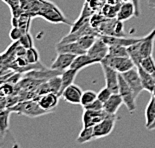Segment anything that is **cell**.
<instances>
[{
  "mask_svg": "<svg viewBox=\"0 0 155 148\" xmlns=\"http://www.w3.org/2000/svg\"><path fill=\"white\" fill-rule=\"evenodd\" d=\"M23 34H24V32L19 27H12L10 33H9V37L12 41H19Z\"/></svg>",
  "mask_w": 155,
  "mask_h": 148,
  "instance_id": "37",
  "label": "cell"
},
{
  "mask_svg": "<svg viewBox=\"0 0 155 148\" xmlns=\"http://www.w3.org/2000/svg\"><path fill=\"white\" fill-rule=\"evenodd\" d=\"M121 75L123 76L125 81L127 82V84L129 85L131 89H132L135 97L137 98L140 95L141 92L144 90L142 81H141L137 67H134L132 69H130V70L124 72V73H121Z\"/></svg>",
  "mask_w": 155,
  "mask_h": 148,
  "instance_id": "5",
  "label": "cell"
},
{
  "mask_svg": "<svg viewBox=\"0 0 155 148\" xmlns=\"http://www.w3.org/2000/svg\"><path fill=\"white\" fill-rule=\"evenodd\" d=\"M13 84H10V83H7V82H5V83H2V86H1V95L2 96H8V95H10L13 93Z\"/></svg>",
  "mask_w": 155,
  "mask_h": 148,
  "instance_id": "38",
  "label": "cell"
},
{
  "mask_svg": "<svg viewBox=\"0 0 155 148\" xmlns=\"http://www.w3.org/2000/svg\"><path fill=\"white\" fill-rule=\"evenodd\" d=\"M48 86L50 88V91L53 93L58 94L61 97V89H62V78L61 75H56V76L50 78L48 81Z\"/></svg>",
  "mask_w": 155,
  "mask_h": 148,
  "instance_id": "27",
  "label": "cell"
},
{
  "mask_svg": "<svg viewBox=\"0 0 155 148\" xmlns=\"http://www.w3.org/2000/svg\"><path fill=\"white\" fill-rule=\"evenodd\" d=\"M108 55L114 57H120V56H129L128 55L127 47L121 45H109V53Z\"/></svg>",
  "mask_w": 155,
  "mask_h": 148,
  "instance_id": "31",
  "label": "cell"
},
{
  "mask_svg": "<svg viewBox=\"0 0 155 148\" xmlns=\"http://www.w3.org/2000/svg\"><path fill=\"white\" fill-rule=\"evenodd\" d=\"M96 36L97 35H94V34L83 35V36H81V37L78 39L77 42L81 45V47L83 48L84 50L88 51L89 48H90L91 46L94 44V42L96 41V39H97Z\"/></svg>",
  "mask_w": 155,
  "mask_h": 148,
  "instance_id": "28",
  "label": "cell"
},
{
  "mask_svg": "<svg viewBox=\"0 0 155 148\" xmlns=\"http://www.w3.org/2000/svg\"><path fill=\"white\" fill-rule=\"evenodd\" d=\"M39 57H40L39 52L34 46L31 48H28L27 50H26L25 58L27 59V61L30 64H36V63H38V62H40V58Z\"/></svg>",
  "mask_w": 155,
  "mask_h": 148,
  "instance_id": "33",
  "label": "cell"
},
{
  "mask_svg": "<svg viewBox=\"0 0 155 148\" xmlns=\"http://www.w3.org/2000/svg\"><path fill=\"white\" fill-rule=\"evenodd\" d=\"M93 139H94L93 127H83L82 130L80 131V133L78 134L76 141L80 144H84Z\"/></svg>",
  "mask_w": 155,
  "mask_h": 148,
  "instance_id": "26",
  "label": "cell"
},
{
  "mask_svg": "<svg viewBox=\"0 0 155 148\" xmlns=\"http://www.w3.org/2000/svg\"><path fill=\"white\" fill-rule=\"evenodd\" d=\"M145 127L148 130L155 129V96L151 98L145 109Z\"/></svg>",
  "mask_w": 155,
  "mask_h": 148,
  "instance_id": "19",
  "label": "cell"
},
{
  "mask_svg": "<svg viewBox=\"0 0 155 148\" xmlns=\"http://www.w3.org/2000/svg\"><path fill=\"white\" fill-rule=\"evenodd\" d=\"M96 63H99V62L97 60H95V59H93L92 57H90L87 53H85V54L77 55V56L75 57L70 68L80 71L81 69H83L87 66H90V65L96 64Z\"/></svg>",
  "mask_w": 155,
  "mask_h": 148,
  "instance_id": "20",
  "label": "cell"
},
{
  "mask_svg": "<svg viewBox=\"0 0 155 148\" xmlns=\"http://www.w3.org/2000/svg\"><path fill=\"white\" fill-rule=\"evenodd\" d=\"M59 98H60V96H59L58 94L53 93V92H49V93L38 96V98L36 100L38 101L39 105H40L43 109L49 111V112H52V111H54L55 108L57 107Z\"/></svg>",
  "mask_w": 155,
  "mask_h": 148,
  "instance_id": "12",
  "label": "cell"
},
{
  "mask_svg": "<svg viewBox=\"0 0 155 148\" xmlns=\"http://www.w3.org/2000/svg\"><path fill=\"white\" fill-rule=\"evenodd\" d=\"M76 56L77 55L71 53H57V56L50 65V68L63 72L71 67Z\"/></svg>",
  "mask_w": 155,
  "mask_h": 148,
  "instance_id": "10",
  "label": "cell"
},
{
  "mask_svg": "<svg viewBox=\"0 0 155 148\" xmlns=\"http://www.w3.org/2000/svg\"><path fill=\"white\" fill-rule=\"evenodd\" d=\"M82 94H83V92H82V89L80 87L75 84H71L63 90L61 97L68 103L79 105L81 103Z\"/></svg>",
  "mask_w": 155,
  "mask_h": 148,
  "instance_id": "11",
  "label": "cell"
},
{
  "mask_svg": "<svg viewBox=\"0 0 155 148\" xmlns=\"http://www.w3.org/2000/svg\"><path fill=\"white\" fill-rule=\"evenodd\" d=\"M47 0H20V6L23 12L29 13L37 17L39 11L45 5Z\"/></svg>",
  "mask_w": 155,
  "mask_h": 148,
  "instance_id": "13",
  "label": "cell"
},
{
  "mask_svg": "<svg viewBox=\"0 0 155 148\" xmlns=\"http://www.w3.org/2000/svg\"><path fill=\"white\" fill-rule=\"evenodd\" d=\"M139 66L142 67L145 71H147V72H149V73L152 74L155 71V60H154L152 55H151V56L143 58Z\"/></svg>",
  "mask_w": 155,
  "mask_h": 148,
  "instance_id": "34",
  "label": "cell"
},
{
  "mask_svg": "<svg viewBox=\"0 0 155 148\" xmlns=\"http://www.w3.org/2000/svg\"><path fill=\"white\" fill-rule=\"evenodd\" d=\"M112 94H113V92L111 91V89H109L107 86H105L97 93V98L101 101L102 103H104L109 99Z\"/></svg>",
  "mask_w": 155,
  "mask_h": 148,
  "instance_id": "36",
  "label": "cell"
},
{
  "mask_svg": "<svg viewBox=\"0 0 155 148\" xmlns=\"http://www.w3.org/2000/svg\"><path fill=\"white\" fill-rule=\"evenodd\" d=\"M109 116H111V114H108L104 109L84 110L83 115H82V124H83V127H93Z\"/></svg>",
  "mask_w": 155,
  "mask_h": 148,
  "instance_id": "8",
  "label": "cell"
},
{
  "mask_svg": "<svg viewBox=\"0 0 155 148\" xmlns=\"http://www.w3.org/2000/svg\"><path fill=\"white\" fill-rule=\"evenodd\" d=\"M97 99V93L93 90H87L84 91L81 97V103L80 105L82 107H85L87 105L91 104L92 102H94Z\"/></svg>",
  "mask_w": 155,
  "mask_h": 148,
  "instance_id": "32",
  "label": "cell"
},
{
  "mask_svg": "<svg viewBox=\"0 0 155 148\" xmlns=\"http://www.w3.org/2000/svg\"><path fill=\"white\" fill-rule=\"evenodd\" d=\"M151 95H153V96H155V87H154V89L152 91V93H151Z\"/></svg>",
  "mask_w": 155,
  "mask_h": 148,
  "instance_id": "42",
  "label": "cell"
},
{
  "mask_svg": "<svg viewBox=\"0 0 155 148\" xmlns=\"http://www.w3.org/2000/svg\"><path fill=\"white\" fill-rule=\"evenodd\" d=\"M147 4H148V7H149V8L155 9V0H148Z\"/></svg>",
  "mask_w": 155,
  "mask_h": 148,
  "instance_id": "41",
  "label": "cell"
},
{
  "mask_svg": "<svg viewBox=\"0 0 155 148\" xmlns=\"http://www.w3.org/2000/svg\"><path fill=\"white\" fill-rule=\"evenodd\" d=\"M123 103V99L120 96L119 93H113L111 97L108 99L106 102L103 103V109L106 111L108 114L116 115L118 109L121 107Z\"/></svg>",
  "mask_w": 155,
  "mask_h": 148,
  "instance_id": "18",
  "label": "cell"
},
{
  "mask_svg": "<svg viewBox=\"0 0 155 148\" xmlns=\"http://www.w3.org/2000/svg\"><path fill=\"white\" fill-rule=\"evenodd\" d=\"M101 38L103 39V41L105 43H107L108 45H121L128 47V46L132 45L139 42L142 37L140 38H132V37H118V36H111V35H102Z\"/></svg>",
  "mask_w": 155,
  "mask_h": 148,
  "instance_id": "14",
  "label": "cell"
},
{
  "mask_svg": "<svg viewBox=\"0 0 155 148\" xmlns=\"http://www.w3.org/2000/svg\"><path fill=\"white\" fill-rule=\"evenodd\" d=\"M55 48L57 53H71L74 55H81L87 53V51L84 50L77 41L69 42V43L65 44H56Z\"/></svg>",
  "mask_w": 155,
  "mask_h": 148,
  "instance_id": "17",
  "label": "cell"
},
{
  "mask_svg": "<svg viewBox=\"0 0 155 148\" xmlns=\"http://www.w3.org/2000/svg\"><path fill=\"white\" fill-rule=\"evenodd\" d=\"M33 17H34L33 15L29 14V13H25V12H23L18 17V27L20 28L24 33H27V32H29V30H30L31 21Z\"/></svg>",
  "mask_w": 155,
  "mask_h": 148,
  "instance_id": "25",
  "label": "cell"
},
{
  "mask_svg": "<svg viewBox=\"0 0 155 148\" xmlns=\"http://www.w3.org/2000/svg\"><path fill=\"white\" fill-rule=\"evenodd\" d=\"M12 112H16L21 115H25L28 117H38L42 115L50 113L49 111L43 109L40 105H39L37 100H25L18 102L11 107H8Z\"/></svg>",
  "mask_w": 155,
  "mask_h": 148,
  "instance_id": "1",
  "label": "cell"
},
{
  "mask_svg": "<svg viewBox=\"0 0 155 148\" xmlns=\"http://www.w3.org/2000/svg\"><path fill=\"white\" fill-rule=\"evenodd\" d=\"M109 53V45L107 43H105L103 41V39L101 37H97L96 41L94 42V44L89 48V50L87 51V54L90 57H92L95 60H97L99 62V64L101 63V61L103 60Z\"/></svg>",
  "mask_w": 155,
  "mask_h": 148,
  "instance_id": "9",
  "label": "cell"
},
{
  "mask_svg": "<svg viewBox=\"0 0 155 148\" xmlns=\"http://www.w3.org/2000/svg\"><path fill=\"white\" fill-rule=\"evenodd\" d=\"M131 1L134 3L135 7H136V17H139L140 16V0H131Z\"/></svg>",
  "mask_w": 155,
  "mask_h": 148,
  "instance_id": "40",
  "label": "cell"
},
{
  "mask_svg": "<svg viewBox=\"0 0 155 148\" xmlns=\"http://www.w3.org/2000/svg\"><path fill=\"white\" fill-rule=\"evenodd\" d=\"M37 17H41L45 19L46 21L58 24V23H64L67 25H73L72 23L65 17V15L62 13V11L56 6L53 2L47 0L45 5L42 7V9L39 11Z\"/></svg>",
  "mask_w": 155,
  "mask_h": 148,
  "instance_id": "2",
  "label": "cell"
},
{
  "mask_svg": "<svg viewBox=\"0 0 155 148\" xmlns=\"http://www.w3.org/2000/svg\"><path fill=\"white\" fill-rule=\"evenodd\" d=\"M12 113V111L9 108L1 109L0 113V123H1V134L9 129V117Z\"/></svg>",
  "mask_w": 155,
  "mask_h": 148,
  "instance_id": "30",
  "label": "cell"
},
{
  "mask_svg": "<svg viewBox=\"0 0 155 148\" xmlns=\"http://www.w3.org/2000/svg\"><path fill=\"white\" fill-rule=\"evenodd\" d=\"M133 16H136V7L134 3L129 0V1H123L120 4V8L118 10L116 18L119 21H126Z\"/></svg>",
  "mask_w": 155,
  "mask_h": 148,
  "instance_id": "15",
  "label": "cell"
},
{
  "mask_svg": "<svg viewBox=\"0 0 155 148\" xmlns=\"http://www.w3.org/2000/svg\"><path fill=\"white\" fill-rule=\"evenodd\" d=\"M19 43L26 49L33 47V38H32V35L30 34V32H27V33L23 34L22 37L20 38V40H19Z\"/></svg>",
  "mask_w": 155,
  "mask_h": 148,
  "instance_id": "35",
  "label": "cell"
},
{
  "mask_svg": "<svg viewBox=\"0 0 155 148\" xmlns=\"http://www.w3.org/2000/svg\"><path fill=\"white\" fill-rule=\"evenodd\" d=\"M0 148H21L10 129L0 135Z\"/></svg>",
  "mask_w": 155,
  "mask_h": 148,
  "instance_id": "22",
  "label": "cell"
},
{
  "mask_svg": "<svg viewBox=\"0 0 155 148\" xmlns=\"http://www.w3.org/2000/svg\"><path fill=\"white\" fill-rule=\"evenodd\" d=\"M155 41V28L149 34L142 37V40L140 41V52L142 57H148L153 54V47Z\"/></svg>",
  "mask_w": 155,
  "mask_h": 148,
  "instance_id": "16",
  "label": "cell"
},
{
  "mask_svg": "<svg viewBox=\"0 0 155 148\" xmlns=\"http://www.w3.org/2000/svg\"><path fill=\"white\" fill-rule=\"evenodd\" d=\"M78 70H75V69L69 68L67 70H65L62 72L61 74V78H62V89H61V94L63 90L66 87H68L69 85L73 84V81L75 80V77L78 73Z\"/></svg>",
  "mask_w": 155,
  "mask_h": 148,
  "instance_id": "24",
  "label": "cell"
},
{
  "mask_svg": "<svg viewBox=\"0 0 155 148\" xmlns=\"http://www.w3.org/2000/svg\"><path fill=\"white\" fill-rule=\"evenodd\" d=\"M101 63L106 64L108 66L115 69L119 73H124L130 69L136 67V65L134 64L133 60L129 56H120V57H114L107 55L103 60L101 61Z\"/></svg>",
  "mask_w": 155,
  "mask_h": 148,
  "instance_id": "3",
  "label": "cell"
},
{
  "mask_svg": "<svg viewBox=\"0 0 155 148\" xmlns=\"http://www.w3.org/2000/svg\"><path fill=\"white\" fill-rule=\"evenodd\" d=\"M141 40H142V39H141ZM140 41L127 47L128 55H129V57L133 60L134 64L136 65V67H138L141 64V61H142V59H143L142 55H141V52H140Z\"/></svg>",
  "mask_w": 155,
  "mask_h": 148,
  "instance_id": "23",
  "label": "cell"
},
{
  "mask_svg": "<svg viewBox=\"0 0 155 148\" xmlns=\"http://www.w3.org/2000/svg\"><path fill=\"white\" fill-rule=\"evenodd\" d=\"M2 1L9 6L12 17H19L23 13L20 6V0H2Z\"/></svg>",
  "mask_w": 155,
  "mask_h": 148,
  "instance_id": "29",
  "label": "cell"
},
{
  "mask_svg": "<svg viewBox=\"0 0 155 148\" xmlns=\"http://www.w3.org/2000/svg\"><path fill=\"white\" fill-rule=\"evenodd\" d=\"M116 120H117L116 115H111V116L105 118L104 120L100 121L99 123H97L96 125L93 126L94 139L106 137L109 135L114 129Z\"/></svg>",
  "mask_w": 155,
  "mask_h": 148,
  "instance_id": "6",
  "label": "cell"
},
{
  "mask_svg": "<svg viewBox=\"0 0 155 148\" xmlns=\"http://www.w3.org/2000/svg\"><path fill=\"white\" fill-rule=\"evenodd\" d=\"M137 69H138V72H139L141 81H142V85H143L144 90L152 93V91L155 87V80H154L153 75L151 73H149V72L145 71L141 66H138Z\"/></svg>",
  "mask_w": 155,
  "mask_h": 148,
  "instance_id": "21",
  "label": "cell"
},
{
  "mask_svg": "<svg viewBox=\"0 0 155 148\" xmlns=\"http://www.w3.org/2000/svg\"><path fill=\"white\" fill-rule=\"evenodd\" d=\"M118 93L123 99V103L126 106L127 110L130 113H134V111L136 110V97L121 73H119V91Z\"/></svg>",
  "mask_w": 155,
  "mask_h": 148,
  "instance_id": "4",
  "label": "cell"
},
{
  "mask_svg": "<svg viewBox=\"0 0 155 148\" xmlns=\"http://www.w3.org/2000/svg\"><path fill=\"white\" fill-rule=\"evenodd\" d=\"M83 108H84V110H102L103 109V103L97 98L94 102H92L91 104H89Z\"/></svg>",
  "mask_w": 155,
  "mask_h": 148,
  "instance_id": "39",
  "label": "cell"
},
{
  "mask_svg": "<svg viewBox=\"0 0 155 148\" xmlns=\"http://www.w3.org/2000/svg\"><path fill=\"white\" fill-rule=\"evenodd\" d=\"M102 71L104 74L105 86H107L113 93H118L119 91V72L108 66L106 64L100 63Z\"/></svg>",
  "mask_w": 155,
  "mask_h": 148,
  "instance_id": "7",
  "label": "cell"
},
{
  "mask_svg": "<svg viewBox=\"0 0 155 148\" xmlns=\"http://www.w3.org/2000/svg\"><path fill=\"white\" fill-rule=\"evenodd\" d=\"M152 75H153V77H154V80H155V71L152 73Z\"/></svg>",
  "mask_w": 155,
  "mask_h": 148,
  "instance_id": "43",
  "label": "cell"
}]
</instances>
